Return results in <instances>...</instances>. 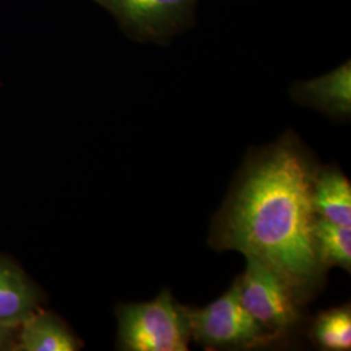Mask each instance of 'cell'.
<instances>
[{"mask_svg":"<svg viewBox=\"0 0 351 351\" xmlns=\"http://www.w3.org/2000/svg\"><path fill=\"white\" fill-rule=\"evenodd\" d=\"M186 315L191 339L210 348H245L272 339L241 303L236 284L204 308L186 307Z\"/></svg>","mask_w":351,"mask_h":351,"instance_id":"obj_5","label":"cell"},{"mask_svg":"<svg viewBox=\"0 0 351 351\" xmlns=\"http://www.w3.org/2000/svg\"><path fill=\"white\" fill-rule=\"evenodd\" d=\"M40 307L43 293L37 284L21 267L0 256V322L20 326Z\"/></svg>","mask_w":351,"mask_h":351,"instance_id":"obj_7","label":"cell"},{"mask_svg":"<svg viewBox=\"0 0 351 351\" xmlns=\"http://www.w3.org/2000/svg\"><path fill=\"white\" fill-rule=\"evenodd\" d=\"M313 206L319 217L351 228V186L337 169L317 171L313 184Z\"/></svg>","mask_w":351,"mask_h":351,"instance_id":"obj_9","label":"cell"},{"mask_svg":"<svg viewBox=\"0 0 351 351\" xmlns=\"http://www.w3.org/2000/svg\"><path fill=\"white\" fill-rule=\"evenodd\" d=\"M234 284L246 311L272 339L297 326L306 298L271 265L247 258V267Z\"/></svg>","mask_w":351,"mask_h":351,"instance_id":"obj_3","label":"cell"},{"mask_svg":"<svg viewBox=\"0 0 351 351\" xmlns=\"http://www.w3.org/2000/svg\"><path fill=\"white\" fill-rule=\"evenodd\" d=\"M82 342L53 313L38 308L19 326L16 351H75Z\"/></svg>","mask_w":351,"mask_h":351,"instance_id":"obj_8","label":"cell"},{"mask_svg":"<svg viewBox=\"0 0 351 351\" xmlns=\"http://www.w3.org/2000/svg\"><path fill=\"white\" fill-rule=\"evenodd\" d=\"M316 172L293 136L254 156L215 220L213 246L271 265L306 298L324 272L314 236Z\"/></svg>","mask_w":351,"mask_h":351,"instance_id":"obj_1","label":"cell"},{"mask_svg":"<svg viewBox=\"0 0 351 351\" xmlns=\"http://www.w3.org/2000/svg\"><path fill=\"white\" fill-rule=\"evenodd\" d=\"M291 98L332 119H349L351 113L350 60L314 80L293 84Z\"/></svg>","mask_w":351,"mask_h":351,"instance_id":"obj_6","label":"cell"},{"mask_svg":"<svg viewBox=\"0 0 351 351\" xmlns=\"http://www.w3.org/2000/svg\"><path fill=\"white\" fill-rule=\"evenodd\" d=\"M315 343L324 350L351 349V310L349 304L320 313L311 330Z\"/></svg>","mask_w":351,"mask_h":351,"instance_id":"obj_11","label":"cell"},{"mask_svg":"<svg viewBox=\"0 0 351 351\" xmlns=\"http://www.w3.org/2000/svg\"><path fill=\"white\" fill-rule=\"evenodd\" d=\"M315 243L322 265H337L350 272L351 228L337 226L323 217H316Z\"/></svg>","mask_w":351,"mask_h":351,"instance_id":"obj_10","label":"cell"},{"mask_svg":"<svg viewBox=\"0 0 351 351\" xmlns=\"http://www.w3.org/2000/svg\"><path fill=\"white\" fill-rule=\"evenodd\" d=\"M119 345L128 351H186L191 339L186 307L168 290L154 301L120 304L116 310Z\"/></svg>","mask_w":351,"mask_h":351,"instance_id":"obj_2","label":"cell"},{"mask_svg":"<svg viewBox=\"0 0 351 351\" xmlns=\"http://www.w3.org/2000/svg\"><path fill=\"white\" fill-rule=\"evenodd\" d=\"M113 14L126 36L142 43H169L195 24L198 0H93Z\"/></svg>","mask_w":351,"mask_h":351,"instance_id":"obj_4","label":"cell"},{"mask_svg":"<svg viewBox=\"0 0 351 351\" xmlns=\"http://www.w3.org/2000/svg\"><path fill=\"white\" fill-rule=\"evenodd\" d=\"M19 326L0 322V351H16Z\"/></svg>","mask_w":351,"mask_h":351,"instance_id":"obj_12","label":"cell"}]
</instances>
